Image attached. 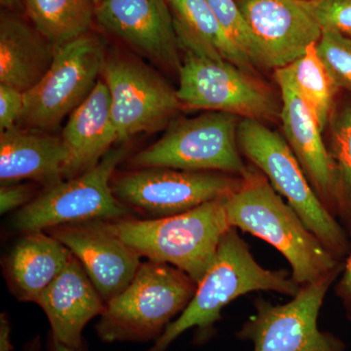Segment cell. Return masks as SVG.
<instances>
[{
    "instance_id": "cell-1",
    "label": "cell",
    "mask_w": 351,
    "mask_h": 351,
    "mask_svg": "<svg viewBox=\"0 0 351 351\" xmlns=\"http://www.w3.org/2000/svg\"><path fill=\"white\" fill-rule=\"evenodd\" d=\"M226 211L232 228L263 239L282 254L293 280L301 287L343 265L255 166L247 167L239 189L226 197Z\"/></svg>"
},
{
    "instance_id": "cell-2",
    "label": "cell",
    "mask_w": 351,
    "mask_h": 351,
    "mask_svg": "<svg viewBox=\"0 0 351 351\" xmlns=\"http://www.w3.org/2000/svg\"><path fill=\"white\" fill-rule=\"evenodd\" d=\"M300 289L301 286L285 270L263 267L252 255L237 228H228L188 307L147 351H166L191 329H195V343L203 345L216 332L215 326L221 319L223 309L237 298L258 291L293 298Z\"/></svg>"
},
{
    "instance_id": "cell-3",
    "label": "cell",
    "mask_w": 351,
    "mask_h": 351,
    "mask_svg": "<svg viewBox=\"0 0 351 351\" xmlns=\"http://www.w3.org/2000/svg\"><path fill=\"white\" fill-rule=\"evenodd\" d=\"M228 196L174 216L128 217L106 223L141 257L177 267L198 284L211 267L221 237L232 228L226 217Z\"/></svg>"
},
{
    "instance_id": "cell-4",
    "label": "cell",
    "mask_w": 351,
    "mask_h": 351,
    "mask_svg": "<svg viewBox=\"0 0 351 351\" xmlns=\"http://www.w3.org/2000/svg\"><path fill=\"white\" fill-rule=\"evenodd\" d=\"M196 289L182 270L147 260L127 288L107 302L97 336L106 343H156L188 307Z\"/></svg>"
},
{
    "instance_id": "cell-5",
    "label": "cell",
    "mask_w": 351,
    "mask_h": 351,
    "mask_svg": "<svg viewBox=\"0 0 351 351\" xmlns=\"http://www.w3.org/2000/svg\"><path fill=\"white\" fill-rule=\"evenodd\" d=\"M237 142L240 152L286 198L307 228L343 262L351 249L348 232L321 202L287 141L260 120L243 119L237 129Z\"/></svg>"
},
{
    "instance_id": "cell-6",
    "label": "cell",
    "mask_w": 351,
    "mask_h": 351,
    "mask_svg": "<svg viewBox=\"0 0 351 351\" xmlns=\"http://www.w3.org/2000/svg\"><path fill=\"white\" fill-rule=\"evenodd\" d=\"M239 117L211 112L173 120L157 142L132 157L131 167H165L221 172L242 177L245 165L237 142Z\"/></svg>"
},
{
    "instance_id": "cell-7",
    "label": "cell",
    "mask_w": 351,
    "mask_h": 351,
    "mask_svg": "<svg viewBox=\"0 0 351 351\" xmlns=\"http://www.w3.org/2000/svg\"><path fill=\"white\" fill-rule=\"evenodd\" d=\"M127 152L125 147L112 149L91 170L44 189L18 210L14 228L24 233L44 232L68 223L128 218L131 208L120 202L112 189L113 175Z\"/></svg>"
},
{
    "instance_id": "cell-8",
    "label": "cell",
    "mask_w": 351,
    "mask_h": 351,
    "mask_svg": "<svg viewBox=\"0 0 351 351\" xmlns=\"http://www.w3.org/2000/svg\"><path fill=\"white\" fill-rule=\"evenodd\" d=\"M107 55L103 39L88 32L58 47L49 71L25 93V106L17 126L54 130L93 91Z\"/></svg>"
},
{
    "instance_id": "cell-9",
    "label": "cell",
    "mask_w": 351,
    "mask_h": 351,
    "mask_svg": "<svg viewBox=\"0 0 351 351\" xmlns=\"http://www.w3.org/2000/svg\"><path fill=\"white\" fill-rule=\"evenodd\" d=\"M343 265L302 286L290 302L282 304L257 298L256 313L235 332L240 341H250L253 351H346L343 339L321 331L318 317L332 284L343 271Z\"/></svg>"
},
{
    "instance_id": "cell-10",
    "label": "cell",
    "mask_w": 351,
    "mask_h": 351,
    "mask_svg": "<svg viewBox=\"0 0 351 351\" xmlns=\"http://www.w3.org/2000/svg\"><path fill=\"white\" fill-rule=\"evenodd\" d=\"M178 99L182 106L232 113L250 119H271L277 104L271 91L237 64L181 46Z\"/></svg>"
},
{
    "instance_id": "cell-11",
    "label": "cell",
    "mask_w": 351,
    "mask_h": 351,
    "mask_svg": "<svg viewBox=\"0 0 351 351\" xmlns=\"http://www.w3.org/2000/svg\"><path fill=\"white\" fill-rule=\"evenodd\" d=\"M240 184L239 176L165 167L137 168L112 179L113 195L120 202L154 219L184 213L230 195Z\"/></svg>"
},
{
    "instance_id": "cell-12",
    "label": "cell",
    "mask_w": 351,
    "mask_h": 351,
    "mask_svg": "<svg viewBox=\"0 0 351 351\" xmlns=\"http://www.w3.org/2000/svg\"><path fill=\"white\" fill-rule=\"evenodd\" d=\"M101 75L110 92L119 142L165 128L182 107L158 73L129 55L107 56Z\"/></svg>"
},
{
    "instance_id": "cell-13",
    "label": "cell",
    "mask_w": 351,
    "mask_h": 351,
    "mask_svg": "<svg viewBox=\"0 0 351 351\" xmlns=\"http://www.w3.org/2000/svg\"><path fill=\"white\" fill-rule=\"evenodd\" d=\"M95 20L138 54L179 71L181 48L166 0H100Z\"/></svg>"
},
{
    "instance_id": "cell-14",
    "label": "cell",
    "mask_w": 351,
    "mask_h": 351,
    "mask_svg": "<svg viewBox=\"0 0 351 351\" xmlns=\"http://www.w3.org/2000/svg\"><path fill=\"white\" fill-rule=\"evenodd\" d=\"M235 2L253 34L258 66L274 69L290 66L322 34L300 0Z\"/></svg>"
},
{
    "instance_id": "cell-15",
    "label": "cell",
    "mask_w": 351,
    "mask_h": 351,
    "mask_svg": "<svg viewBox=\"0 0 351 351\" xmlns=\"http://www.w3.org/2000/svg\"><path fill=\"white\" fill-rule=\"evenodd\" d=\"M44 232L80 261L106 304L127 288L142 263V257L113 233L106 221L68 223Z\"/></svg>"
},
{
    "instance_id": "cell-16",
    "label": "cell",
    "mask_w": 351,
    "mask_h": 351,
    "mask_svg": "<svg viewBox=\"0 0 351 351\" xmlns=\"http://www.w3.org/2000/svg\"><path fill=\"white\" fill-rule=\"evenodd\" d=\"M281 92L280 119L287 143L321 202L338 218V181L315 115L295 86L287 69H276Z\"/></svg>"
},
{
    "instance_id": "cell-17",
    "label": "cell",
    "mask_w": 351,
    "mask_h": 351,
    "mask_svg": "<svg viewBox=\"0 0 351 351\" xmlns=\"http://www.w3.org/2000/svg\"><path fill=\"white\" fill-rule=\"evenodd\" d=\"M36 304L49 321L53 339L80 348L88 323L105 311L106 302L90 280L82 263L73 255L60 276L39 297Z\"/></svg>"
},
{
    "instance_id": "cell-18",
    "label": "cell",
    "mask_w": 351,
    "mask_h": 351,
    "mask_svg": "<svg viewBox=\"0 0 351 351\" xmlns=\"http://www.w3.org/2000/svg\"><path fill=\"white\" fill-rule=\"evenodd\" d=\"M68 160L62 136L18 126L0 133L1 184L29 182L50 188L64 181Z\"/></svg>"
},
{
    "instance_id": "cell-19",
    "label": "cell",
    "mask_w": 351,
    "mask_h": 351,
    "mask_svg": "<svg viewBox=\"0 0 351 351\" xmlns=\"http://www.w3.org/2000/svg\"><path fill=\"white\" fill-rule=\"evenodd\" d=\"M62 137L69 151L64 180L91 170L119 142L104 80H99L91 94L69 114Z\"/></svg>"
},
{
    "instance_id": "cell-20",
    "label": "cell",
    "mask_w": 351,
    "mask_h": 351,
    "mask_svg": "<svg viewBox=\"0 0 351 351\" xmlns=\"http://www.w3.org/2000/svg\"><path fill=\"white\" fill-rule=\"evenodd\" d=\"M56 50L27 17L1 11L0 84L29 91L49 71Z\"/></svg>"
},
{
    "instance_id": "cell-21",
    "label": "cell",
    "mask_w": 351,
    "mask_h": 351,
    "mask_svg": "<svg viewBox=\"0 0 351 351\" xmlns=\"http://www.w3.org/2000/svg\"><path fill=\"white\" fill-rule=\"evenodd\" d=\"M71 257V252L49 233L25 232L3 263L11 292L21 302L36 304Z\"/></svg>"
},
{
    "instance_id": "cell-22",
    "label": "cell",
    "mask_w": 351,
    "mask_h": 351,
    "mask_svg": "<svg viewBox=\"0 0 351 351\" xmlns=\"http://www.w3.org/2000/svg\"><path fill=\"white\" fill-rule=\"evenodd\" d=\"M174 17L180 46L226 60L247 69L252 62L228 36L206 0H166Z\"/></svg>"
},
{
    "instance_id": "cell-23",
    "label": "cell",
    "mask_w": 351,
    "mask_h": 351,
    "mask_svg": "<svg viewBox=\"0 0 351 351\" xmlns=\"http://www.w3.org/2000/svg\"><path fill=\"white\" fill-rule=\"evenodd\" d=\"M25 17L55 47L88 34L95 20L94 0H23Z\"/></svg>"
},
{
    "instance_id": "cell-24",
    "label": "cell",
    "mask_w": 351,
    "mask_h": 351,
    "mask_svg": "<svg viewBox=\"0 0 351 351\" xmlns=\"http://www.w3.org/2000/svg\"><path fill=\"white\" fill-rule=\"evenodd\" d=\"M285 68L315 115L321 130L324 131L331 119L332 104L339 87L318 56L316 43L311 44L301 58Z\"/></svg>"
},
{
    "instance_id": "cell-25",
    "label": "cell",
    "mask_w": 351,
    "mask_h": 351,
    "mask_svg": "<svg viewBox=\"0 0 351 351\" xmlns=\"http://www.w3.org/2000/svg\"><path fill=\"white\" fill-rule=\"evenodd\" d=\"M329 151L338 181V218L351 232V103L330 120Z\"/></svg>"
},
{
    "instance_id": "cell-26",
    "label": "cell",
    "mask_w": 351,
    "mask_h": 351,
    "mask_svg": "<svg viewBox=\"0 0 351 351\" xmlns=\"http://www.w3.org/2000/svg\"><path fill=\"white\" fill-rule=\"evenodd\" d=\"M316 51L337 86L351 91V38L322 29Z\"/></svg>"
},
{
    "instance_id": "cell-27",
    "label": "cell",
    "mask_w": 351,
    "mask_h": 351,
    "mask_svg": "<svg viewBox=\"0 0 351 351\" xmlns=\"http://www.w3.org/2000/svg\"><path fill=\"white\" fill-rule=\"evenodd\" d=\"M223 29L235 45L256 64L257 50L250 27L235 0H206Z\"/></svg>"
},
{
    "instance_id": "cell-28",
    "label": "cell",
    "mask_w": 351,
    "mask_h": 351,
    "mask_svg": "<svg viewBox=\"0 0 351 351\" xmlns=\"http://www.w3.org/2000/svg\"><path fill=\"white\" fill-rule=\"evenodd\" d=\"M321 29H329L351 38V0H300Z\"/></svg>"
},
{
    "instance_id": "cell-29",
    "label": "cell",
    "mask_w": 351,
    "mask_h": 351,
    "mask_svg": "<svg viewBox=\"0 0 351 351\" xmlns=\"http://www.w3.org/2000/svg\"><path fill=\"white\" fill-rule=\"evenodd\" d=\"M25 106V93L17 88L0 84V131L17 126Z\"/></svg>"
},
{
    "instance_id": "cell-30",
    "label": "cell",
    "mask_w": 351,
    "mask_h": 351,
    "mask_svg": "<svg viewBox=\"0 0 351 351\" xmlns=\"http://www.w3.org/2000/svg\"><path fill=\"white\" fill-rule=\"evenodd\" d=\"M36 182H16L1 184L0 188V213L2 215L25 207L38 196Z\"/></svg>"
},
{
    "instance_id": "cell-31",
    "label": "cell",
    "mask_w": 351,
    "mask_h": 351,
    "mask_svg": "<svg viewBox=\"0 0 351 351\" xmlns=\"http://www.w3.org/2000/svg\"><path fill=\"white\" fill-rule=\"evenodd\" d=\"M341 276V278L335 286V293L343 304L346 318L351 322V249L348 258H346V263H343Z\"/></svg>"
},
{
    "instance_id": "cell-32",
    "label": "cell",
    "mask_w": 351,
    "mask_h": 351,
    "mask_svg": "<svg viewBox=\"0 0 351 351\" xmlns=\"http://www.w3.org/2000/svg\"><path fill=\"white\" fill-rule=\"evenodd\" d=\"M12 325L5 313L0 314V351H13Z\"/></svg>"
},
{
    "instance_id": "cell-33",
    "label": "cell",
    "mask_w": 351,
    "mask_h": 351,
    "mask_svg": "<svg viewBox=\"0 0 351 351\" xmlns=\"http://www.w3.org/2000/svg\"><path fill=\"white\" fill-rule=\"evenodd\" d=\"M0 4L4 10L19 14L25 17V9L23 0H0Z\"/></svg>"
},
{
    "instance_id": "cell-34",
    "label": "cell",
    "mask_w": 351,
    "mask_h": 351,
    "mask_svg": "<svg viewBox=\"0 0 351 351\" xmlns=\"http://www.w3.org/2000/svg\"><path fill=\"white\" fill-rule=\"evenodd\" d=\"M48 351H86V350H85L84 345L80 348H69L50 336L48 339Z\"/></svg>"
},
{
    "instance_id": "cell-35",
    "label": "cell",
    "mask_w": 351,
    "mask_h": 351,
    "mask_svg": "<svg viewBox=\"0 0 351 351\" xmlns=\"http://www.w3.org/2000/svg\"><path fill=\"white\" fill-rule=\"evenodd\" d=\"M23 351H41V341L39 337H36L27 343Z\"/></svg>"
},
{
    "instance_id": "cell-36",
    "label": "cell",
    "mask_w": 351,
    "mask_h": 351,
    "mask_svg": "<svg viewBox=\"0 0 351 351\" xmlns=\"http://www.w3.org/2000/svg\"><path fill=\"white\" fill-rule=\"evenodd\" d=\"M304 1H317V0H304Z\"/></svg>"
},
{
    "instance_id": "cell-37",
    "label": "cell",
    "mask_w": 351,
    "mask_h": 351,
    "mask_svg": "<svg viewBox=\"0 0 351 351\" xmlns=\"http://www.w3.org/2000/svg\"><path fill=\"white\" fill-rule=\"evenodd\" d=\"M95 2H96V4L98 3L99 1H100V0H94Z\"/></svg>"
}]
</instances>
